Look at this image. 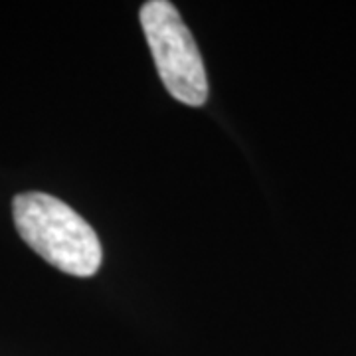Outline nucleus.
<instances>
[{
	"instance_id": "obj_1",
	"label": "nucleus",
	"mask_w": 356,
	"mask_h": 356,
	"mask_svg": "<svg viewBox=\"0 0 356 356\" xmlns=\"http://www.w3.org/2000/svg\"><path fill=\"white\" fill-rule=\"evenodd\" d=\"M13 216L20 238L60 271L89 277L102 266V243L83 218L44 192L18 194Z\"/></svg>"
},
{
	"instance_id": "obj_2",
	"label": "nucleus",
	"mask_w": 356,
	"mask_h": 356,
	"mask_svg": "<svg viewBox=\"0 0 356 356\" xmlns=\"http://www.w3.org/2000/svg\"><path fill=\"white\" fill-rule=\"evenodd\" d=\"M140 26L166 91L184 105L208 99V77L191 30L168 0H149L140 8Z\"/></svg>"
}]
</instances>
